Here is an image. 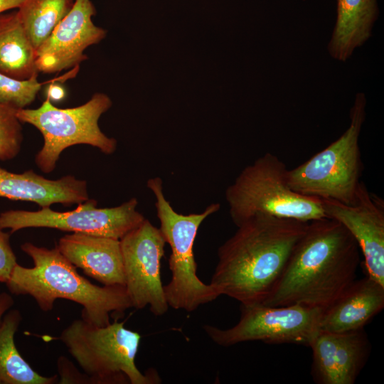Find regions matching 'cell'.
Listing matches in <instances>:
<instances>
[{"mask_svg": "<svg viewBox=\"0 0 384 384\" xmlns=\"http://www.w3.org/2000/svg\"><path fill=\"white\" fill-rule=\"evenodd\" d=\"M360 254L355 238L337 220L322 218L309 222L262 304L326 309L356 279Z\"/></svg>", "mask_w": 384, "mask_h": 384, "instance_id": "1", "label": "cell"}, {"mask_svg": "<svg viewBox=\"0 0 384 384\" xmlns=\"http://www.w3.org/2000/svg\"><path fill=\"white\" fill-rule=\"evenodd\" d=\"M309 222L257 215L218 250L210 284L241 305L262 304L282 276Z\"/></svg>", "mask_w": 384, "mask_h": 384, "instance_id": "2", "label": "cell"}, {"mask_svg": "<svg viewBox=\"0 0 384 384\" xmlns=\"http://www.w3.org/2000/svg\"><path fill=\"white\" fill-rule=\"evenodd\" d=\"M21 247L34 266L17 263L6 284L12 294L32 297L41 310H51L57 299H68L82 306V319L105 326L110 324L111 314L122 315L132 307L124 286L93 284L57 247L48 249L31 242Z\"/></svg>", "mask_w": 384, "mask_h": 384, "instance_id": "3", "label": "cell"}, {"mask_svg": "<svg viewBox=\"0 0 384 384\" xmlns=\"http://www.w3.org/2000/svg\"><path fill=\"white\" fill-rule=\"evenodd\" d=\"M287 171L285 164L271 153L241 171L225 191L230 215L237 227L257 215L304 222L326 218L321 199L291 189Z\"/></svg>", "mask_w": 384, "mask_h": 384, "instance_id": "4", "label": "cell"}, {"mask_svg": "<svg viewBox=\"0 0 384 384\" xmlns=\"http://www.w3.org/2000/svg\"><path fill=\"white\" fill-rule=\"evenodd\" d=\"M70 355L94 384H155L154 371L143 374L135 358L141 335L115 320L98 326L76 319L60 336Z\"/></svg>", "mask_w": 384, "mask_h": 384, "instance_id": "5", "label": "cell"}, {"mask_svg": "<svg viewBox=\"0 0 384 384\" xmlns=\"http://www.w3.org/2000/svg\"><path fill=\"white\" fill-rule=\"evenodd\" d=\"M146 186L155 196L159 230L171 249L169 258L171 279L164 285L166 302L172 309L193 311L201 305L220 296L215 287L203 283L197 276L193 253V245L201 224L208 216L219 210L220 205L212 203L201 213L183 215L175 211L166 200L160 177L149 178Z\"/></svg>", "mask_w": 384, "mask_h": 384, "instance_id": "6", "label": "cell"}, {"mask_svg": "<svg viewBox=\"0 0 384 384\" xmlns=\"http://www.w3.org/2000/svg\"><path fill=\"white\" fill-rule=\"evenodd\" d=\"M366 105L365 95L358 93L350 110V125L344 133L304 163L288 170L292 190L321 200L354 203L363 168L358 140Z\"/></svg>", "mask_w": 384, "mask_h": 384, "instance_id": "7", "label": "cell"}, {"mask_svg": "<svg viewBox=\"0 0 384 384\" xmlns=\"http://www.w3.org/2000/svg\"><path fill=\"white\" fill-rule=\"evenodd\" d=\"M112 107L110 98L95 93L85 104L73 108H58L48 97L37 109L16 111L21 122L32 124L43 137V145L36 156V164L44 173L55 168L62 151L69 146L84 144L97 147L105 154L114 153L117 140L100 129L98 120Z\"/></svg>", "mask_w": 384, "mask_h": 384, "instance_id": "8", "label": "cell"}, {"mask_svg": "<svg viewBox=\"0 0 384 384\" xmlns=\"http://www.w3.org/2000/svg\"><path fill=\"white\" fill-rule=\"evenodd\" d=\"M323 310L302 305L281 306L262 304L241 305V316L234 326L222 329L204 325L216 344L228 347L242 342L260 341L267 343H294L309 347L320 331Z\"/></svg>", "mask_w": 384, "mask_h": 384, "instance_id": "9", "label": "cell"}, {"mask_svg": "<svg viewBox=\"0 0 384 384\" xmlns=\"http://www.w3.org/2000/svg\"><path fill=\"white\" fill-rule=\"evenodd\" d=\"M137 205L132 198L119 206L98 208L96 201L88 199L66 212L50 207L37 211L11 210L0 214V228H9L13 233L27 228H49L120 240L145 219Z\"/></svg>", "mask_w": 384, "mask_h": 384, "instance_id": "10", "label": "cell"}, {"mask_svg": "<svg viewBox=\"0 0 384 384\" xmlns=\"http://www.w3.org/2000/svg\"><path fill=\"white\" fill-rule=\"evenodd\" d=\"M125 288L132 307L149 306L155 316L164 314L169 305L161 280L164 240L159 228L147 219L120 240Z\"/></svg>", "mask_w": 384, "mask_h": 384, "instance_id": "11", "label": "cell"}, {"mask_svg": "<svg viewBox=\"0 0 384 384\" xmlns=\"http://www.w3.org/2000/svg\"><path fill=\"white\" fill-rule=\"evenodd\" d=\"M326 218L342 224L356 240L367 276L384 286V203L361 181L353 204L321 200Z\"/></svg>", "mask_w": 384, "mask_h": 384, "instance_id": "12", "label": "cell"}, {"mask_svg": "<svg viewBox=\"0 0 384 384\" xmlns=\"http://www.w3.org/2000/svg\"><path fill=\"white\" fill-rule=\"evenodd\" d=\"M95 14L90 0H75L69 13L36 48L38 72L54 73L72 69L87 58L85 50L107 34L92 22Z\"/></svg>", "mask_w": 384, "mask_h": 384, "instance_id": "13", "label": "cell"}, {"mask_svg": "<svg viewBox=\"0 0 384 384\" xmlns=\"http://www.w3.org/2000/svg\"><path fill=\"white\" fill-rule=\"evenodd\" d=\"M309 347L311 375L319 384H353L370 351L363 329L346 333L320 331Z\"/></svg>", "mask_w": 384, "mask_h": 384, "instance_id": "14", "label": "cell"}, {"mask_svg": "<svg viewBox=\"0 0 384 384\" xmlns=\"http://www.w3.org/2000/svg\"><path fill=\"white\" fill-rule=\"evenodd\" d=\"M56 247L75 267L103 285L125 287L119 240L73 233L60 238Z\"/></svg>", "mask_w": 384, "mask_h": 384, "instance_id": "15", "label": "cell"}, {"mask_svg": "<svg viewBox=\"0 0 384 384\" xmlns=\"http://www.w3.org/2000/svg\"><path fill=\"white\" fill-rule=\"evenodd\" d=\"M0 197L33 202L41 208L69 206L89 199L87 182L71 175L50 180L28 170L22 174L0 167Z\"/></svg>", "mask_w": 384, "mask_h": 384, "instance_id": "16", "label": "cell"}, {"mask_svg": "<svg viewBox=\"0 0 384 384\" xmlns=\"http://www.w3.org/2000/svg\"><path fill=\"white\" fill-rule=\"evenodd\" d=\"M383 307V285L368 276L355 279L323 310L320 331L346 333L362 329Z\"/></svg>", "mask_w": 384, "mask_h": 384, "instance_id": "17", "label": "cell"}, {"mask_svg": "<svg viewBox=\"0 0 384 384\" xmlns=\"http://www.w3.org/2000/svg\"><path fill=\"white\" fill-rule=\"evenodd\" d=\"M337 16L328 46L330 55L346 61L371 36L378 16L377 0H336Z\"/></svg>", "mask_w": 384, "mask_h": 384, "instance_id": "18", "label": "cell"}, {"mask_svg": "<svg viewBox=\"0 0 384 384\" xmlns=\"http://www.w3.org/2000/svg\"><path fill=\"white\" fill-rule=\"evenodd\" d=\"M0 73L20 80L38 73L36 49L17 11L0 14Z\"/></svg>", "mask_w": 384, "mask_h": 384, "instance_id": "19", "label": "cell"}, {"mask_svg": "<svg viewBox=\"0 0 384 384\" xmlns=\"http://www.w3.org/2000/svg\"><path fill=\"white\" fill-rule=\"evenodd\" d=\"M20 311H6L0 321V384H53L58 376L36 373L16 348L15 333L21 321Z\"/></svg>", "mask_w": 384, "mask_h": 384, "instance_id": "20", "label": "cell"}, {"mask_svg": "<svg viewBox=\"0 0 384 384\" xmlns=\"http://www.w3.org/2000/svg\"><path fill=\"white\" fill-rule=\"evenodd\" d=\"M74 1L23 0L17 15L36 50L69 13Z\"/></svg>", "mask_w": 384, "mask_h": 384, "instance_id": "21", "label": "cell"}, {"mask_svg": "<svg viewBox=\"0 0 384 384\" xmlns=\"http://www.w3.org/2000/svg\"><path fill=\"white\" fill-rule=\"evenodd\" d=\"M79 66H75L64 75L46 82H38V74L28 79L20 80L0 73V104L15 110L23 109L35 100L41 87L47 83L64 82L76 76Z\"/></svg>", "mask_w": 384, "mask_h": 384, "instance_id": "22", "label": "cell"}, {"mask_svg": "<svg viewBox=\"0 0 384 384\" xmlns=\"http://www.w3.org/2000/svg\"><path fill=\"white\" fill-rule=\"evenodd\" d=\"M16 110L0 104V160L14 158L20 151L23 139Z\"/></svg>", "mask_w": 384, "mask_h": 384, "instance_id": "23", "label": "cell"}, {"mask_svg": "<svg viewBox=\"0 0 384 384\" xmlns=\"http://www.w3.org/2000/svg\"><path fill=\"white\" fill-rule=\"evenodd\" d=\"M16 264V257L9 242V234L0 228V282H7Z\"/></svg>", "mask_w": 384, "mask_h": 384, "instance_id": "24", "label": "cell"}, {"mask_svg": "<svg viewBox=\"0 0 384 384\" xmlns=\"http://www.w3.org/2000/svg\"><path fill=\"white\" fill-rule=\"evenodd\" d=\"M58 366L60 383H90L89 377L86 374L82 376L66 358H59Z\"/></svg>", "mask_w": 384, "mask_h": 384, "instance_id": "25", "label": "cell"}, {"mask_svg": "<svg viewBox=\"0 0 384 384\" xmlns=\"http://www.w3.org/2000/svg\"><path fill=\"white\" fill-rule=\"evenodd\" d=\"M13 298L6 292L0 294V321L6 312L13 306Z\"/></svg>", "mask_w": 384, "mask_h": 384, "instance_id": "26", "label": "cell"}, {"mask_svg": "<svg viewBox=\"0 0 384 384\" xmlns=\"http://www.w3.org/2000/svg\"><path fill=\"white\" fill-rule=\"evenodd\" d=\"M64 96L65 91L63 87L58 85H55L54 83H50L47 93V97H48L50 100H60L63 98Z\"/></svg>", "mask_w": 384, "mask_h": 384, "instance_id": "27", "label": "cell"}, {"mask_svg": "<svg viewBox=\"0 0 384 384\" xmlns=\"http://www.w3.org/2000/svg\"><path fill=\"white\" fill-rule=\"evenodd\" d=\"M22 2L23 0H0V14L12 9H18Z\"/></svg>", "mask_w": 384, "mask_h": 384, "instance_id": "28", "label": "cell"}]
</instances>
